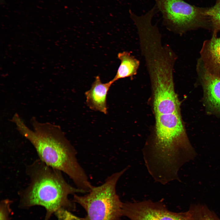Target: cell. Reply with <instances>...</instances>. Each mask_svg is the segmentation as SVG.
Masks as SVG:
<instances>
[{"instance_id": "6da1fadb", "label": "cell", "mask_w": 220, "mask_h": 220, "mask_svg": "<svg viewBox=\"0 0 220 220\" xmlns=\"http://www.w3.org/2000/svg\"><path fill=\"white\" fill-rule=\"evenodd\" d=\"M11 121L23 137L32 145L39 159L47 165L67 174L77 188L87 192L93 185L79 163L77 152L58 125L31 119L29 128L17 113Z\"/></svg>"}, {"instance_id": "7a4b0ae2", "label": "cell", "mask_w": 220, "mask_h": 220, "mask_svg": "<svg viewBox=\"0 0 220 220\" xmlns=\"http://www.w3.org/2000/svg\"><path fill=\"white\" fill-rule=\"evenodd\" d=\"M26 173L30 178L28 185L19 194L22 205H40L46 210L45 220L55 213L58 220H71L75 210L68 196L86 191L73 187L65 180L62 172L46 165L39 159L28 165Z\"/></svg>"}, {"instance_id": "3957f363", "label": "cell", "mask_w": 220, "mask_h": 220, "mask_svg": "<svg viewBox=\"0 0 220 220\" xmlns=\"http://www.w3.org/2000/svg\"><path fill=\"white\" fill-rule=\"evenodd\" d=\"M176 59L172 54L164 52L153 53L145 59L153 91L155 115L180 113V102L174 81Z\"/></svg>"}, {"instance_id": "277c9868", "label": "cell", "mask_w": 220, "mask_h": 220, "mask_svg": "<svg viewBox=\"0 0 220 220\" xmlns=\"http://www.w3.org/2000/svg\"><path fill=\"white\" fill-rule=\"evenodd\" d=\"M127 169L112 174L102 184L93 186L84 195H73L74 202L80 204L86 212L82 220H120L123 203L116 193V187L119 178Z\"/></svg>"}, {"instance_id": "5b68a950", "label": "cell", "mask_w": 220, "mask_h": 220, "mask_svg": "<svg viewBox=\"0 0 220 220\" xmlns=\"http://www.w3.org/2000/svg\"><path fill=\"white\" fill-rule=\"evenodd\" d=\"M154 0L163 24L170 31L181 34L210 23L207 8L193 6L183 0Z\"/></svg>"}, {"instance_id": "8992f818", "label": "cell", "mask_w": 220, "mask_h": 220, "mask_svg": "<svg viewBox=\"0 0 220 220\" xmlns=\"http://www.w3.org/2000/svg\"><path fill=\"white\" fill-rule=\"evenodd\" d=\"M122 214L130 220H187V212H172L161 202L151 200L123 203Z\"/></svg>"}, {"instance_id": "52a82bcc", "label": "cell", "mask_w": 220, "mask_h": 220, "mask_svg": "<svg viewBox=\"0 0 220 220\" xmlns=\"http://www.w3.org/2000/svg\"><path fill=\"white\" fill-rule=\"evenodd\" d=\"M196 71L203 87L206 107L209 112L220 115V76L209 73L199 59Z\"/></svg>"}, {"instance_id": "ba28073f", "label": "cell", "mask_w": 220, "mask_h": 220, "mask_svg": "<svg viewBox=\"0 0 220 220\" xmlns=\"http://www.w3.org/2000/svg\"><path fill=\"white\" fill-rule=\"evenodd\" d=\"M217 34L213 32L212 37L204 42L199 59L209 73L220 76V37Z\"/></svg>"}, {"instance_id": "9c48e42d", "label": "cell", "mask_w": 220, "mask_h": 220, "mask_svg": "<svg viewBox=\"0 0 220 220\" xmlns=\"http://www.w3.org/2000/svg\"><path fill=\"white\" fill-rule=\"evenodd\" d=\"M113 83L112 80L102 83L99 76L96 77L90 89L85 93L86 103L90 109L105 114H107V96Z\"/></svg>"}, {"instance_id": "30bf717a", "label": "cell", "mask_w": 220, "mask_h": 220, "mask_svg": "<svg viewBox=\"0 0 220 220\" xmlns=\"http://www.w3.org/2000/svg\"><path fill=\"white\" fill-rule=\"evenodd\" d=\"M118 58L121 63L116 75L112 80L114 82L121 79L132 78L137 74L140 61L130 52L123 51L119 53L118 54Z\"/></svg>"}, {"instance_id": "8fae6325", "label": "cell", "mask_w": 220, "mask_h": 220, "mask_svg": "<svg viewBox=\"0 0 220 220\" xmlns=\"http://www.w3.org/2000/svg\"><path fill=\"white\" fill-rule=\"evenodd\" d=\"M187 213V220H220L214 212L205 205H191Z\"/></svg>"}, {"instance_id": "7c38bea8", "label": "cell", "mask_w": 220, "mask_h": 220, "mask_svg": "<svg viewBox=\"0 0 220 220\" xmlns=\"http://www.w3.org/2000/svg\"><path fill=\"white\" fill-rule=\"evenodd\" d=\"M207 14L213 29V32L220 31V0H216L215 4L207 8Z\"/></svg>"}, {"instance_id": "4fadbf2b", "label": "cell", "mask_w": 220, "mask_h": 220, "mask_svg": "<svg viewBox=\"0 0 220 220\" xmlns=\"http://www.w3.org/2000/svg\"><path fill=\"white\" fill-rule=\"evenodd\" d=\"M11 201L5 200L2 201L0 205V220H10L9 215L10 212L9 205Z\"/></svg>"}]
</instances>
